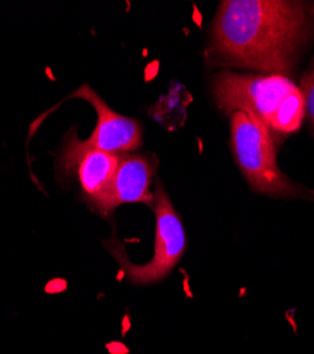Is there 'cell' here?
I'll return each instance as SVG.
<instances>
[{"label": "cell", "mask_w": 314, "mask_h": 354, "mask_svg": "<svg viewBox=\"0 0 314 354\" xmlns=\"http://www.w3.org/2000/svg\"><path fill=\"white\" fill-rule=\"evenodd\" d=\"M313 27L314 9L306 2L225 0L211 24L207 60L286 77Z\"/></svg>", "instance_id": "6da1fadb"}, {"label": "cell", "mask_w": 314, "mask_h": 354, "mask_svg": "<svg viewBox=\"0 0 314 354\" xmlns=\"http://www.w3.org/2000/svg\"><path fill=\"white\" fill-rule=\"evenodd\" d=\"M231 146L238 167L255 192L280 198H314V192L295 183L279 169L271 132L248 112L231 115Z\"/></svg>", "instance_id": "7a4b0ae2"}, {"label": "cell", "mask_w": 314, "mask_h": 354, "mask_svg": "<svg viewBox=\"0 0 314 354\" xmlns=\"http://www.w3.org/2000/svg\"><path fill=\"white\" fill-rule=\"evenodd\" d=\"M153 210L156 214L155 255L149 262L135 265L118 239L113 237L105 241L106 250L117 259L125 278L133 285H150L163 281L175 270L186 251V232L181 218L161 182H157L156 186Z\"/></svg>", "instance_id": "3957f363"}, {"label": "cell", "mask_w": 314, "mask_h": 354, "mask_svg": "<svg viewBox=\"0 0 314 354\" xmlns=\"http://www.w3.org/2000/svg\"><path fill=\"white\" fill-rule=\"evenodd\" d=\"M297 85L283 75H258L222 71L213 80V95L217 106L226 115L248 112L269 128L280 102Z\"/></svg>", "instance_id": "277c9868"}, {"label": "cell", "mask_w": 314, "mask_h": 354, "mask_svg": "<svg viewBox=\"0 0 314 354\" xmlns=\"http://www.w3.org/2000/svg\"><path fill=\"white\" fill-rule=\"evenodd\" d=\"M60 169L75 176L90 207L108 217V201L119 163V153H108L77 138L71 131L60 153Z\"/></svg>", "instance_id": "5b68a950"}, {"label": "cell", "mask_w": 314, "mask_h": 354, "mask_svg": "<svg viewBox=\"0 0 314 354\" xmlns=\"http://www.w3.org/2000/svg\"><path fill=\"white\" fill-rule=\"evenodd\" d=\"M90 102L97 112V125L87 143L108 153H126L140 149L141 127L136 120L113 111L90 85H82L72 95Z\"/></svg>", "instance_id": "8992f818"}, {"label": "cell", "mask_w": 314, "mask_h": 354, "mask_svg": "<svg viewBox=\"0 0 314 354\" xmlns=\"http://www.w3.org/2000/svg\"><path fill=\"white\" fill-rule=\"evenodd\" d=\"M157 160L153 156L135 152L119 153V163L108 201V217L121 204L145 203L155 204V193L150 192Z\"/></svg>", "instance_id": "52a82bcc"}, {"label": "cell", "mask_w": 314, "mask_h": 354, "mask_svg": "<svg viewBox=\"0 0 314 354\" xmlns=\"http://www.w3.org/2000/svg\"><path fill=\"white\" fill-rule=\"evenodd\" d=\"M306 115V102L304 97L297 86L295 91H292L286 98H284L280 105L277 106L276 112L273 113L268 131L271 132L273 140L275 135H291L296 132Z\"/></svg>", "instance_id": "ba28073f"}, {"label": "cell", "mask_w": 314, "mask_h": 354, "mask_svg": "<svg viewBox=\"0 0 314 354\" xmlns=\"http://www.w3.org/2000/svg\"><path fill=\"white\" fill-rule=\"evenodd\" d=\"M299 88L304 97L306 112L308 113L311 124L314 125V66L303 77L302 86H299Z\"/></svg>", "instance_id": "9c48e42d"}]
</instances>
